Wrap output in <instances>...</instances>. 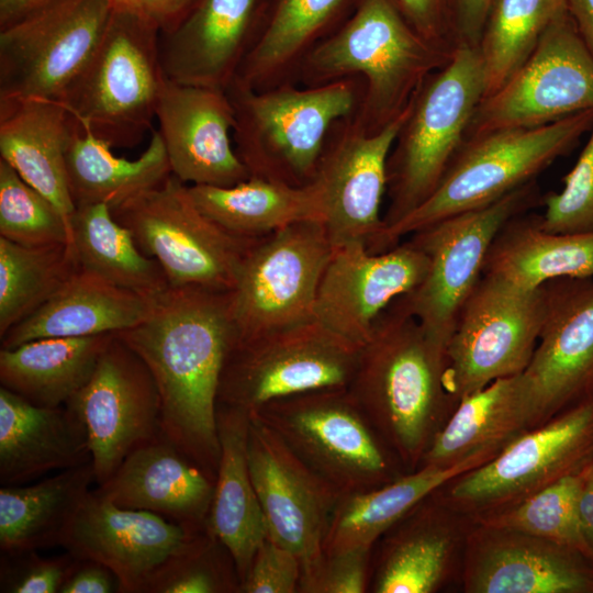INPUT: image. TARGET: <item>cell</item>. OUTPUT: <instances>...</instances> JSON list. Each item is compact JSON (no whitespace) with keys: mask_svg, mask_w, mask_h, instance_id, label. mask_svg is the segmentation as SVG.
<instances>
[{"mask_svg":"<svg viewBox=\"0 0 593 593\" xmlns=\"http://www.w3.org/2000/svg\"><path fill=\"white\" fill-rule=\"evenodd\" d=\"M116 336L153 376L161 435L215 481L217 392L236 340L230 291L170 287L143 322Z\"/></svg>","mask_w":593,"mask_h":593,"instance_id":"cell-1","label":"cell"},{"mask_svg":"<svg viewBox=\"0 0 593 593\" xmlns=\"http://www.w3.org/2000/svg\"><path fill=\"white\" fill-rule=\"evenodd\" d=\"M445 373V348L395 299L376 320L347 388L407 472L456 406Z\"/></svg>","mask_w":593,"mask_h":593,"instance_id":"cell-2","label":"cell"},{"mask_svg":"<svg viewBox=\"0 0 593 593\" xmlns=\"http://www.w3.org/2000/svg\"><path fill=\"white\" fill-rule=\"evenodd\" d=\"M452 54L422 37L393 0H357L345 21L302 60L294 82L317 86L359 77L363 93L354 116L374 133L407 109L424 80Z\"/></svg>","mask_w":593,"mask_h":593,"instance_id":"cell-3","label":"cell"},{"mask_svg":"<svg viewBox=\"0 0 593 593\" xmlns=\"http://www.w3.org/2000/svg\"><path fill=\"white\" fill-rule=\"evenodd\" d=\"M226 92L235 112L234 147L250 176L304 187L315 178L334 123L358 110L363 83L347 77L254 90L233 80Z\"/></svg>","mask_w":593,"mask_h":593,"instance_id":"cell-4","label":"cell"},{"mask_svg":"<svg viewBox=\"0 0 593 593\" xmlns=\"http://www.w3.org/2000/svg\"><path fill=\"white\" fill-rule=\"evenodd\" d=\"M593 110L536 126L506 128L467 138L433 193L384 228L372 250L383 253L407 234L444 219L484 208L536 177L590 132Z\"/></svg>","mask_w":593,"mask_h":593,"instance_id":"cell-5","label":"cell"},{"mask_svg":"<svg viewBox=\"0 0 593 593\" xmlns=\"http://www.w3.org/2000/svg\"><path fill=\"white\" fill-rule=\"evenodd\" d=\"M484 96V67L474 47L459 45L448 63L424 80L388 159L389 203L382 231L433 193L466 141Z\"/></svg>","mask_w":593,"mask_h":593,"instance_id":"cell-6","label":"cell"},{"mask_svg":"<svg viewBox=\"0 0 593 593\" xmlns=\"http://www.w3.org/2000/svg\"><path fill=\"white\" fill-rule=\"evenodd\" d=\"M159 34L147 20L114 9L97 49L60 101L112 147H134L153 130L167 79Z\"/></svg>","mask_w":593,"mask_h":593,"instance_id":"cell-7","label":"cell"},{"mask_svg":"<svg viewBox=\"0 0 593 593\" xmlns=\"http://www.w3.org/2000/svg\"><path fill=\"white\" fill-rule=\"evenodd\" d=\"M111 212L139 249L158 261L171 288L231 291L257 239L223 230L199 209L189 184L172 174Z\"/></svg>","mask_w":593,"mask_h":593,"instance_id":"cell-8","label":"cell"},{"mask_svg":"<svg viewBox=\"0 0 593 593\" xmlns=\"http://www.w3.org/2000/svg\"><path fill=\"white\" fill-rule=\"evenodd\" d=\"M250 413L342 494L378 488L400 477L396 459L348 388L278 399Z\"/></svg>","mask_w":593,"mask_h":593,"instance_id":"cell-9","label":"cell"},{"mask_svg":"<svg viewBox=\"0 0 593 593\" xmlns=\"http://www.w3.org/2000/svg\"><path fill=\"white\" fill-rule=\"evenodd\" d=\"M593 460V395L525 430L493 458L435 491L451 510L478 518L501 511Z\"/></svg>","mask_w":593,"mask_h":593,"instance_id":"cell-10","label":"cell"},{"mask_svg":"<svg viewBox=\"0 0 593 593\" xmlns=\"http://www.w3.org/2000/svg\"><path fill=\"white\" fill-rule=\"evenodd\" d=\"M361 347L316 320L235 342L221 373L217 404L250 413L278 399L347 388Z\"/></svg>","mask_w":593,"mask_h":593,"instance_id":"cell-11","label":"cell"},{"mask_svg":"<svg viewBox=\"0 0 593 593\" xmlns=\"http://www.w3.org/2000/svg\"><path fill=\"white\" fill-rule=\"evenodd\" d=\"M321 221H301L257 238L230 291L236 340L314 320L318 287L333 254Z\"/></svg>","mask_w":593,"mask_h":593,"instance_id":"cell-12","label":"cell"},{"mask_svg":"<svg viewBox=\"0 0 593 593\" xmlns=\"http://www.w3.org/2000/svg\"><path fill=\"white\" fill-rule=\"evenodd\" d=\"M545 284L523 289L482 275L446 346V387L455 404L491 382L522 373L546 315Z\"/></svg>","mask_w":593,"mask_h":593,"instance_id":"cell-13","label":"cell"},{"mask_svg":"<svg viewBox=\"0 0 593 593\" xmlns=\"http://www.w3.org/2000/svg\"><path fill=\"white\" fill-rule=\"evenodd\" d=\"M541 198L534 180L484 208L412 233L429 266L423 281L396 300L445 350L465 302L482 277L496 234L512 217L541 203Z\"/></svg>","mask_w":593,"mask_h":593,"instance_id":"cell-14","label":"cell"},{"mask_svg":"<svg viewBox=\"0 0 593 593\" xmlns=\"http://www.w3.org/2000/svg\"><path fill=\"white\" fill-rule=\"evenodd\" d=\"M113 10L112 0H55L0 27V100L61 101Z\"/></svg>","mask_w":593,"mask_h":593,"instance_id":"cell-15","label":"cell"},{"mask_svg":"<svg viewBox=\"0 0 593 593\" xmlns=\"http://www.w3.org/2000/svg\"><path fill=\"white\" fill-rule=\"evenodd\" d=\"M589 110H593V56L566 10L526 61L482 99L466 139L499 130L541 126Z\"/></svg>","mask_w":593,"mask_h":593,"instance_id":"cell-16","label":"cell"},{"mask_svg":"<svg viewBox=\"0 0 593 593\" xmlns=\"http://www.w3.org/2000/svg\"><path fill=\"white\" fill-rule=\"evenodd\" d=\"M66 405L86 429L98 485L134 449L161 435L160 400L153 376L116 334L89 380Z\"/></svg>","mask_w":593,"mask_h":593,"instance_id":"cell-17","label":"cell"},{"mask_svg":"<svg viewBox=\"0 0 593 593\" xmlns=\"http://www.w3.org/2000/svg\"><path fill=\"white\" fill-rule=\"evenodd\" d=\"M410 105L374 133H368L354 115L332 126L312 182L321 192L322 223L333 248L361 243L372 253L383 228L388 159Z\"/></svg>","mask_w":593,"mask_h":593,"instance_id":"cell-18","label":"cell"},{"mask_svg":"<svg viewBox=\"0 0 593 593\" xmlns=\"http://www.w3.org/2000/svg\"><path fill=\"white\" fill-rule=\"evenodd\" d=\"M208 529L120 507L91 490L60 546L77 559L109 568L118 578L120 593H149L166 568Z\"/></svg>","mask_w":593,"mask_h":593,"instance_id":"cell-19","label":"cell"},{"mask_svg":"<svg viewBox=\"0 0 593 593\" xmlns=\"http://www.w3.org/2000/svg\"><path fill=\"white\" fill-rule=\"evenodd\" d=\"M546 315L521 373L529 429L593 395V278L545 283Z\"/></svg>","mask_w":593,"mask_h":593,"instance_id":"cell-20","label":"cell"},{"mask_svg":"<svg viewBox=\"0 0 593 593\" xmlns=\"http://www.w3.org/2000/svg\"><path fill=\"white\" fill-rule=\"evenodd\" d=\"M247 458L268 537L302 568L321 553L340 492L310 468L270 426L249 413Z\"/></svg>","mask_w":593,"mask_h":593,"instance_id":"cell-21","label":"cell"},{"mask_svg":"<svg viewBox=\"0 0 593 593\" xmlns=\"http://www.w3.org/2000/svg\"><path fill=\"white\" fill-rule=\"evenodd\" d=\"M428 266V256L411 238L378 254L361 243L334 248L318 287L314 320L362 346L379 315L412 292Z\"/></svg>","mask_w":593,"mask_h":593,"instance_id":"cell-22","label":"cell"},{"mask_svg":"<svg viewBox=\"0 0 593 593\" xmlns=\"http://www.w3.org/2000/svg\"><path fill=\"white\" fill-rule=\"evenodd\" d=\"M460 571L467 593H593V560L583 553L475 522Z\"/></svg>","mask_w":593,"mask_h":593,"instance_id":"cell-23","label":"cell"},{"mask_svg":"<svg viewBox=\"0 0 593 593\" xmlns=\"http://www.w3.org/2000/svg\"><path fill=\"white\" fill-rule=\"evenodd\" d=\"M171 174L189 186L232 187L250 177L238 157L226 90L166 79L156 119Z\"/></svg>","mask_w":593,"mask_h":593,"instance_id":"cell-24","label":"cell"},{"mask_svg":"<svg viewBox=\"0 0 593 593\" xmlns=\"http://www.w3.org/2000/svg\"><path fill=\"white\" fill-rule=\"evenodd\" d=\"M266 0H198L170 30L159 34L168 80L226 90L251 48Z\"/></svg>","mask_w":593,"mask_h":593,"instance_id":"cell-25","label":"cell"},{"mask_svg":"<svg viewBox=\"0 0 593 593\" xmlns=\"http://www.w3.org/2000/svg\"><path fill=\"white\" fill-rule=\"evenodd\" d=\"M473 519L451 510L433 492L383 536L369 591L433 593L461 564Z\"/></svg>","mask_w":593,"mask_h":593,"instance_id":"cell-26","label":"cell"},{"mask_svg":"<svg viewBox=\"0 0 593 593\" xmlns=\"http://www.w3.org/2000/svg\"><path fill=\"white\" fill-rule=\"evenodd\" d=\"M96 491L120 507L205 528L214 480L160 435L134 449Z\"/></svg>","mask_w":593,"mask_h":593,"instance_id":"cell-27","label":"cell"},{"mask_svg":"<svg viewBox=\"0 0 593 593\" xmlns=\"http://www.w3.org/2000/svg\"><path fill=\"white\" fill-rule=\"evenodd\" d=\"M77 120L56 100H0V158L64 215L70 232L74 204L66 154Z\"/></svg>","mask_w":593,"mask_h":593,"instance_id":"cell-28","label":"cell"},{"mask_svg":"<svg viewBox=\"0 0 593 593\" xmlns=\"http://www.w3.org/2000/svg\"><path fill=\"white\" fill-rule=\"evenodd\" d=\"M90 461L86 429L69 406L34 405L0 387L1 485H20Z\"/></svg>","mask_w":593,"mask_h":593,"instance_id":"cell-29","label":"cell"},{"mask_svg":"<svg viewBox=\"0 0 593 593\" xmlns=\"http://www.w3.org/2000/svg\"><path fill=\"white\" fill-rule=\"evenodd\" d=\"M153 303L78 267L45 304L0 337L1 348L45 337L116 334L143 322Z\"/></svg>","mask_w":593,"mask_h":593,"instance_id":"cell-30","label":"cell"},{"mask_svg":"<svg viewBox=\"0 0 593 593\" xmlns=\"http://www.w3.org/2000/svg\"><path fill=\"white\" fill-rule=\"evenodd\" d=\"M216 423L220 460L208 527L231 553L242 582L268 537L248 467L249 413L217 404Z\"/></svg>","mask_w":593,"mask_h":593,"instance_id":"cell-31","label":"cell"},{"mask_svg":"<svg viewBox=\"0 0 593 593\" xmlns=\"http://www.w3.org/2000/svg\"><path fill=\"white\" fill-rule=\"evenodd\" d=\"M357 0H272L234 80L254 90L293 81L306 55L332 34Z\"/></svg>","mask_w":593,"mask_h":593,"instance_id":"cell-32","label":"cell"},{"mask_svg":"<svg viewBox=\"0 0 593 593\" xmlns=\"http://www.w3.org/2000/svg\"><path fill=\"white\" fill-rule=\"evenodd\" d=\"M482 275L523 289L560 278H593V231L550 233L541 227L540 215L518 214L496 234Z\"/></svg>","mask_w":593,"mask_h":593,"instance_id":"cell-33","label":"cell"},{"mask_svg":"<svg viewBox=\"0 0 593 593\" xmlns=\"http://www.w3.org/2000/svg\"><path fill=\"white\" fill-rule=\"evenodd\" d=\"M494 456L480 455L450 467L423 466L381 486L340 494L322 551L373 548L374 542L422 500Z\"/></svg>","mask_w":593,"mask_h":593,"instance_id":"cell-34","label":"cell"},{"mask_svg":"<svg viewBox=\"0 0 593 593\" xmlns=\"http://www.w3.org/2000/svg\"><path fill=\"white\" fill-rule=\"evenodd\" d=\"M529 429L522 376L497 379L461 399L433 438L423 466L450 467L496 455Z\"/></svg>","mask_w":593,"mask_h":593,"instance_id":"cell-35","label":"cell"},{"mask_svg":"<svg viewBox=\"0 0 593 593\" xmlns=\"http://www.w3.org/2000/svg\"><path fill=\"white\" fill-rule=\"evenodd\" d=\"M93 481L96 477L90 461L61 470L31 485H2V553L60 546Z\"/></svg>","mask_w":593,"mask_h":593,"instance_id":"cell-36","label":"cell"},{"mask_svg":"<svg viewBox=\"0 0 593 593\" xmlns=\"http://www.w3.org/2000/svg\"><path fill=\"white\" fill-rule=\"evenodd\" d=\"M114 335L45 337L1 348V387L34 405H66L89 380Z\"/></svg>","mask_w":593,"mask_h":593,"instance_id":"cell-37","label":"cell"},{"mask_svg":"<svg viewBox=\"0 0 593 593\" xmlns=\"http://www.w3.org/2000/svg\"><path fill=\"white\" fill-rule=\"evenodd\" d=\"M112 148L77 122L66 154L68 186L75 206L107 204L113 209L158 186L171 174L157 130L150 131L148 146L136 159L119 157Z\"/></svg>","mask_w":593,"mask_h":593,"instance_id":"cell-38","label":"cell"},{"mask_svg":"<svg viewBox=\"0 0 593 593\" xmlns=\"http://www.w3.org/2000/svg\"><path fill=\"white\" fill-rule=\"evenodd\" d=\"M199 209L226 232L260 238L301 221H323V203L312 182L294 187L250 176L232 187L189 186Z\"/></svg>","mask_w":593,"mask_h":593,"instance_id":"cell-39","label":"cell"},{"mask_svg":"<svg viewBox=\"0 0 593 593\" xmlns=\"http://www.w3.org/2000/svg\"><path fill=\"white\" fill-rule=\"evenodd\" d=\"M71 245L79 267L121 288L153 300L170 288L158 261L139 249L107 204L76 206Z\"/></svg>","mask_w":593,"mask_h":593,"instance_id":"cell-40","label":"cell"},{"mask_svg":"<svg viewBox=\"0 0 593 593\" xmlns=\"http://www.w3.org/2000/svg\"><path fill=\"white\" fill-rule=\"evenodd\" d=\"M78 267L69 244L29 247L0 236V337L45 304Z\"/></svg>","mask_w":593,"mask_h":593,"instance_id":"cell-41","label":"cell"},{"mask_svg":"<svg viewBox=\"0 0 593 593\" xmlns=\"http://www.w3.org/2000/svg\"><path fill=\"white\" fill-rule=\"evenodd\" d=\"M567 0H494L478 49L485 96L496 91L530 56Z\"/></svg>","mask_w":593,"mask_h":593,"instance_id":"cell-42","label":"cell"},{"mask_svg":"<svg viewBox=\"0 0 593 593\" xmlns=\"http://www.w3.org/2000/svg\"><path fill=\"white\" fill-rule=\"evenodd\" d=\"M586 467L501 511L473 518V522L527 533L574 549L593 560L578 511Z\"/></svg>","mask_w":593,"mask_h":593,"instance_id":"cell-43","label":"cell"},{"mask_svg":"<svg viewBox=\"0 0 593 593\" xmlns=\"http://www.w3.org/2000/svg\"><path fill=\"white\" fill-rule=\"evenodd\" d=\"M0 236L29 247L71 245V232L60 211L1 158Z\"/></svg>","mask_w":593,"mask_h":593,"instance_id":"cell-44","label":"cell"},{"mask_svg":"<svg viewBox=\"0 0 593 593\" xmlns=\"http://www.w3.org/2000/svg\"><path fill=\"white\" fill-rule=\"evenodd\" d=\"M239 583L231 553L208 529L166 568L149 593H232Z\"/></svg>","mask_w":593,"mask_h":593,"instance_id":"cell-45","label":"cell"},{"mask_svg":"<svg viewBox=\"0 0 593 593\" xmlns=\"http://www.w3.org/2000/svg\"><path fill=\"white\" fill-rule=\"evenodd\" d=\"M559 192L541 198L545 212L541 227L550 233H584L593 231V125L589 139L572 169L562 179Z\"/></svg>","mask_w":593,"mask_h":593,"instance_id":"cell-46","label":"cell"},{"mask_svg":"<svg viewBox=\"0 0 593 593\" xmlns=\"http://www.w3.org/2000/svg\"><path fill=\"white\" fill-rule=\"evenodd\" d=\"M372 548L323 552L302 568L298 592L362 593L369 591Z\"/></svg>","mask_w":593,"mask_h":593,"instance_id":"cell-47","label":"cell"},{"mask_svg":"<svg viewBox=\"0 0 593 593\" xmlns=\"http://www.w3.org/2000/svg\"><path fill=\"white\" fill-rule=\"evenodd\" d=\"M2 556L0 591L9 593H59L78 562L69 552L51 558L36 550Z\"/></svg>","mask_w":593,"mask_h":593,"instance_id":"cell-48","label":"cell"},{"mask_svg":"<svg viewBox=\"0 0 593 593\" xmlns=\"http://www.w3.org/2000/svg\"><path fill=\"white\" fill-rule=\"evenodd\" d=\"M301 571V560L267 537L256 550L238 593L298 592Z\"/></svg>","mask_w":593,"mask_h":593,"instance_id":"cell-49","label":"cell"},{"mask_svg":"<svg viewBox=\"0 0 593 593\" xmlns=\"http://www.w3.org/2000/svg\"><path fill=\"white\" fill-rule=\"evenodd\" d=\"M409 24L436 47L455 53L458 47L452 0H393Z\"/></svg>","mask_w":593,"mask_h":593,"instance_id":"cell-50","label":"cell"},{"mask_svg":"<svg viewBox=\"0 0 593 593\" xmlns=\"http://www.w3.org/2000/svg\"><path fill=\"white\" fill-rule=\"evenodd\" d=\"M114 9L134 13L160 32L174 27L198 0H112Z\"/></svg>","mask_w":593,"mask_h":593,"instance_id":"cell-51","label":"cell"},{"mask_svg":"<svg viewBox=\"0 0 593 593\" xmlns=\"http://www.w3.org/2000/svg\"><path fill=\"white\" fill-rule=\"evenodd\" d=\"M454 23L459 45L478 48L494 0H452Z\"/></svg>","mask_w":593,"mask_h":593,"instance_id":"cell-52","label":"cell"},{"mask_svg":"<svg viewBox=\"0 0 593 593\" xmlns=\"http://www.w3.org/2000/svg\"><path fill=\"white\" fill-rule=\"evenodd\" d=\"M120 592L115 574L105 566L91 560H80L59 593H113Z\"/></svg>","mask_w":593,"mask_h":593,"instance_id":"cell-53","label":"cell"},{"mask_svg":"<svg viewBox=\"0 0 593 593\" xmlns=\"http://www.w3.org/2000/svg\"><path fill=\"white\" fill-rule=\"evenodd\" d=\"M583 537L593 556V460L588 465L578 501Z\"/></svg>","mask_w":593,"mask_h":593,"instance_id":"cell-54","label":"cell"},{"mask_svg":"<svg viewBox=\"0 0 593 593\" xmlns=\"http://www.w3.org/2000/svg\"><path fill=\"white\" fill-rule=\"evenodd\" d=\"M567 10L581 40L593 56V0H567Z\"/></svg>","mask_w":593,"mask_h":593,"instance_id":"cell-55","label":"cell"},{"mask_svg":"<svg viewBox=\"0 0 593 593\" xmlns=\"http://www.w3.org/2000/svg\"><path fill=\"white\" fill-rule=\"evenodd\" d=\"M55 0H0V27Z\"/></svg>","mask_w":593,"mask_h":593,"instance_id":"cell-56","label":"cell"}]
</instances>
